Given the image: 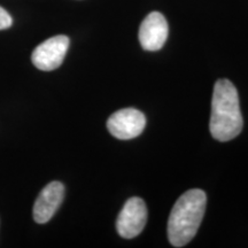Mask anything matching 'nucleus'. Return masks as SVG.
Here are the masks:
<instances>
[{
	"mask_svg": "<svg viewBox=\"0 0 248 248\" xmlns=\"http://www.w3.org/2000/svg\"><path fill=\"white\" fill-rule=\"evenodd\" d=\"M244 126L239 95L229 79H218L214 86L209 129L213 138L229 141L239 136Z\"/></svg>",
	"mask_w": 248,
	"mask_h": 248,
	"instance_id": "1",
	"label": "nucleus"
},
{
	"mask_svg": "<svg viewBox=\"0 0 248 248\" xmlns=\"http://www.w3.org/2000/svg\"><path fill=\"white\" fill-rule=\"evenodd\" d=\"M206 193L192 188L173 204L168 221V239L173 247H183L197 234L206 212Z\"/></svg>",
	"mask_w": 248,
	"mask_h": 248,
	"instance_id": "2",
	"label": "nucleus"
},
{
	"mask_svg": "<svg viewBox=\"0 0 248 248\" xmlns=\"http://www.w3.org/2000/svg\"><path fill=\"white\" fill-rule=\"evenodd\" d=\"M69 47V38L59 35L46 39L33 49L31 60L37 69L51 71L59 68L66 57Z\"/></svg>",
	"mask_w": 248,
	"mask_h": 248,
	"instance_id": "3",
	"label": "nucleus"
},
{
	"mask_svg": "<svg viewBox=\"0 0 248 248\" xmlns=\"http://www.w3.org/2000/svg\"><path fill=\"white\" fill-rule=\"evenodd\" d=\"M147 222V208L140 198H130L119 214L116 230L122 238L131 239L144 230Z\"/></svg>",
	"mask_w": 248,
	"mask_h": 248,
	"instance_id": "4",
	"label": "nucleus"
},
{
	"mask_svg": "<svg viewBox=\"0 0 248 248\" xmlns=\"http://www.w3.org/2000/svg\"><path fill=\"white\" fill-rule=\"evenodd\" d=\"M146 125V117L135 108H124L111 114L107 121V129L111 136L121 140L138 137Z\"/></svg>",
	"mask_w": 248,
	"mask_h": 248,
	"instance_id": "5",
	"label": "nucleus"
},
{
	"mask_svg": "<svg viewBox=\"0 0 248 248\" xmlns=\"http://www.w3.org/2000/svg\"><path fill=\"white\" fill-rule=\"evenodd\" d=\"M168 35V22L159 12L148 14L139 28V42L145 51H159L166 44Z\"/></svg>",
	"mask_w": 248,
	"mask_h": 248,
	"instance_id": "6",
	"label": "nucleus"
},
{
	"mask_svg": "<svg viewBox=\"0 0 248 248\" xmlns=\"http://www.w3.org/2000/svg\"><path fill=\"white\" fill-rule=\"evenodd\" d=\"M64 198V186L61 182H51L37 198L33 206V219L38 224L47 223L60 207Z\"/></svg>",
	"mask_w": 248,
	"mask_h": 248,
	"instance_id": "7",
	"label": "nucleus"
},
{
	"mask_svg": "<svg viewBox=\"0 0 248 248\" xmlns=\"http://www.w3.org/2000/svg\"><path fill=\"white\" fill-rule=\"evenodd\" d=\"M13 24V18L6 9L0 7V30L8 29Z\"/></svg>",
	"mask_w": 248,
	"mask_h": 248,
	"instance_id": "8",
	"label": "nucleus"
}]
</instances>
